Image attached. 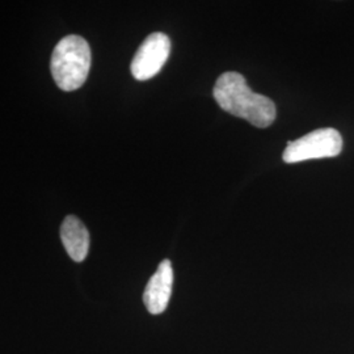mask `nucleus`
<instances>
[{"label": "nucleus", "instance_id": "39448f33", "mask_svg": "<svg viewBox=\"0 0 354 354\" xmlns=\"http://www.w3.org/2000/svg\"><path fill=\"white\" fill-rule=\"evenodd\" d=\"M172 285H174L172 264L169 260H163L158 266L155 274L149 281L143 292V302L150 314L159 315L165 313L171 299Z\"/></svg>", "mask_w": 354, "mask_h": 354}, {"label": "nucleus", "instance_id": "f03ea898", "mask_svg": "<svg viewBox=\"0 0 354 354\" xmlns=\"http://www.w3.org/2000/svg\"><path fill=\"white\" fill-rule=\"evenodd\" d=\"M91 62V48L84 38L75 35L62 38L51 54V74L57 86L66 92L80 88L87 80Z\"/></svg>", "mask_w": 354, "mask_h": 354}, {"label": "nucleus", "instance_id": "20e7f679", "mask_svg": "<svg viewBox=\"0 0 354 354\" xmlns=\"http://www.w3.org/2000/svg\"><path fill=\"white\" fill-rule=\"evenodd\" d=\"M171 53V41L165 33H152L142 42L131 61V74L137 80H149L160 73Z\"/></svg>", "mask_w": 354, "mask_h": 354}, {"label": "nucleus", "instance_id": "f257e3e1", "mask_svg": "<svg viewBox=\"0 0 354 354\" xmlns=\"http://www.w3.org/2000/svg\"><path fill=\"white\" fill-rule=\"evenodd\" d=\"M215 102L227 113L247 120L256 127H270L276 120V105L269 97L254 93L239 73H225L215 83Z\"/></svg>", "mask_w": 354, "mask_h": 354}, {"label": "nucleus", "instance_id": "7ed1b4c3", "mask_svg": "<svg viewBox=\"0 0 354 354\" xmlns=\"http://www.w3.org/2000/svg\"><path fill=\"white\" fill-rule=\"evenodd\" d=\"M342 150V134L335 129H319L306 134L299 140L289 142L283 151L285 163H299L311 159L333 158Z\"/></svg>", "mask_w": 354, "mask_h": 354}, {"label": "nucleus", "instance_id": "423d86ee", "mask_svg": "<svg viewBox=\"0 0 354 354\" xmlns=\"http://www.w3.org/2000/svg\"><path fill=\"white\" fill-rule=\"evenodd\" d=\"M61 239L68 256L74 261H84L89 251V232L75 215L66 216L61 226Z\"/></svg>", "mask_w": 354, "mask_h": 354}]
</instances>
